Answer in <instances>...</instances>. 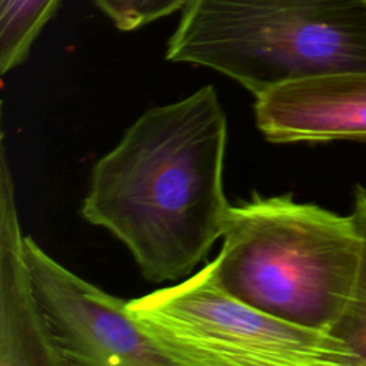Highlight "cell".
I'll use <instances>...</instances> for the list:
<instances>
[{
	"mask_svg": "<svg viewBox=\"0 0 366 366\" xmlns=\"http://www.w3.org/2000/svg\"><path fill=\"white\" fill-rule=\"evenodd\" d=\"M60 0H0V71L23 63Z\"/></svg>",
	"mask_w": 366,
	"mask_h": 366,
	"instance_id": "cell-8",
	"label": "cell"
},
{
	"mask_svg": "<svg viewBox=\"0 0 366 366\" xmlns=\"http://www.w3.org/2000/svg\"><path fill=\"white\" fill-rule=\"evenodd\" d=\"M36 302L47 333L67 365L174 366L129 312L109 295L23 240Z\"/></svg>",
	"mask_w": 366,
	"mask_h": 366,
	"instance_id": "cell-5",
	"label": "cell"
},
{
	"mask_svg": "<svg viewBox=\"0 0 366 366\" xmlns=\"http://www.w3.org/2000/svg\"><path fill=\"white\" fill-rule=\"evenodd\" d=\"M174 366H359L333 335L263 313L223 290L209 262L174 286L129 300Z\"/></svg>",
	"mask_w": 366,
	"mask_h": 366,
	"instance_id": "cell-4",
	"label": "cell"
},
{
	"mask_svg": "<svg viewBox=\"0 0 366 366\" xmlns=\"http://www.w3.org/2000/svg\"><path fill=\"white\" fill-rule=\"evenodd\" d=\"M166 59L219 71L254 97L303 77L366 70V0H190Z\"/></svg>",
	"mask_w": 366,
	"mask_h": 366,
	"instance_id": "cell-3",
	"label": "cell"
},
{
	"mask_svg": "<svg viewBox=\"0 0 366 366\" xmlns=\"http://www.w3.org/2000/svg\"><path fill=\"white\" fill-rule=\"evenodd\" d=\"M227 119L213 86L146 110L90 173L81 214L150 282L192 273L222 237Z\"/></svg>",
	"mask_w": 366,
	"mask_h": 366,
	"instance_id": "cell-1",
	"label": "cell"
},
{
	"mask_svg": "<svg viewBox=\"0 0 366 366\" xmlns=\"http://www.w3.org/2000/svg\"><path fill=\"white\" fill-rule=\"evenodd\" d=\"M14 202L6 149L0 159V366H66L43 323Z\"/></svg>",
	"mask_w": 366,
	"mask_h": 366,
	"instance_id": "cell-7",
	"label": "cell"
},
{
	"mask_svg": "<svg viewBox=\"0 0 366 366\" xmlns=\"http://www.w3.org/2000/svg\"><path fill=\"white\" fill-rule=\"evenodd\" d=\"M350 214L360 237L359 263L350 299L329 333L349 346L359 366H366V186L362 183L353 187Z\"/></svg>",
	"mask_w": 366,
	"mask_h": 366,
	"instance_id": "cell-9",
	"label": "cell"
},
{
	"mask_svg": "<svg viewBox=\"0 0 366 366\" xmlns=\"http://www.w3.org/2000/svg\"><path fill=\"white\" fill-rule=\"evenodd\" d=\"M254 114L273 143H366V70L282 83L256 97Z\"/></svg>",
	"mask_w": 366,
	"mask_h": 366,
	"instance_id": "cell-6",
	"label": "cell"
},
{
	"mask_svg": "<svg viewBox=\"0 0 366 366\" xmlns=\"http://www.w3.org/2000/svg\"><path fill=\"white\" fill-rule=\"evenodd\" d=\"M122 31H132L183 9L190 0H93Z\"/></svg>",
	"mask_w": 366,
	"mask_h": 366,
	"instance_id": "cell-10",
	"label": "cell"
},
{
	"mask_svg": "<svg viewBox=\"0 0 366 366\" xmlns=\"http://www.w3.org/2000/svg\"><path fill=\"white\" fill-rule=\"evenodd\" d=\"M223 246L212 260L216 283L280 320L330 332L350 299L360 237L352 214L292 194L229 206Z\"/></svg>",
	"mask_w": 366,
	"mask_h": 366,
	"instance_id": "cell-2",
	"label": "cell"
}]
</instances>
